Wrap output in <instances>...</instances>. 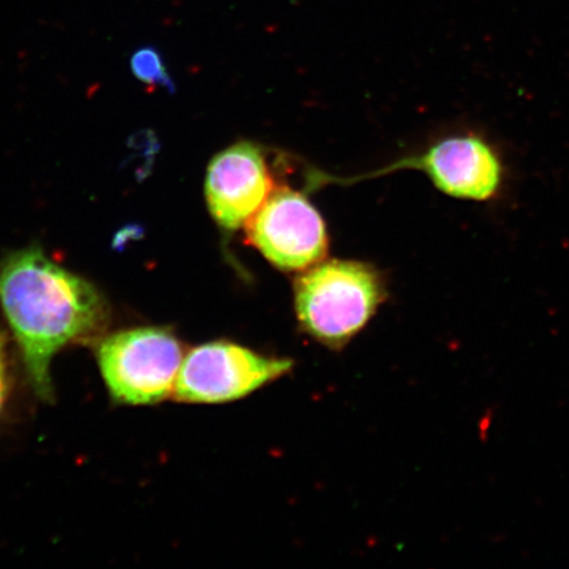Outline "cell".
<instances>
[{
	"mask_svg": "<svg viewBox=\"0 0 569 569\" xmlns=\"http://www.w3.org/2000/svg\"><path fill=\"white\" fill-rule=\"evenodd\" d=\"M430 178L433 187L459 201L492 202L507 189L508 170L500 148L486 134L459 130L433 140L421 153L391 166Z\"/></svg>",
	"mask_w": 569,
	"mask_h": 569,
	"instance_id": "cell-4",
	"label": "cell"
},
{
	"mask_svg": "<svg viewBox=\"0 0 569 569\" xmlns=\"http://www.w3.org/2000/svg\"><path fill=\"white\" fill-rule=\"evenodd\" d=\"M382 276L366 262L329 260L295 283L296 311L303 330L327 347H345L386 301Z\"/></svg>",
	"mask_w": 569,
	"mask_h": 569,
	"instance_id": "cell-2",
	"label": "cell"
},
{
	"mask_svg": "<svg viewBox=\"0 0 569 569\" xmlns=\"http://www.w3.org/2000/svg\"><path fill=\"white\" fill-rule=\"evenodd\" d=\"M10 391L9 351H7V336L0 327V415H2L7 397Z\"/></svg>",
	"mask_w": 569,
	"mask_h": 569,
	"instance_id": "cell-9",
	"label": "cell"
},
{
	"mask_svg": "<svg viewBox=\"0 0 569 569\" xmlns=\"http://www.w3.org/2000/svg\"><path fill=\"white\" fill-rule=\"evenodd\" d=\"M0 309L42 401L53 400L51 362L63 347L98 337L110 308L94 283L57 264L39 246L0 260Z\"/></svg>",
	"mask_w": 569,
	"mask_h": 569,
	"instance_id": "cell-1",
	"label": "cell"
},
{
	"mask_svg": "<svg viewBox=\"0 0 569 569\" xmlns=\"http://www.w3.org/2000/svg\"><path fill=\"white\" fill-rule=\"evenodd\" d=\"M288 359L248 350L231 341H211L183 356L173 395L189 403L239 400L289 372Z\"/></svg>",
	"mask_w": 569,
	"mask_h": 569,
	"instance_id": "cell-5",
	"label": "cell"
},
{
	"mask_svg": "<svg viewBox=\"0 0 569 569\" xmlns=\"http://www.w3.org/2000/svg\"><path fill=\"white\" fill-rule=\"evenodd\" d=\"M131 69L140 82L174 91V83L158 49L152 47L139 49L132 56Z\"/></svg>",
	"mask_w": 569,
	"mask_h": 569,
	"instance_id": "cell-8",
	"label": "cell"
},
{
	"mask_svg": "<svg viewBox=\"0 0 569 569\" xmlns=\"http://www.w3.org/2000/svg\"><path fill=\"white\" fill-rule=\"evenodd\" d=\"M176 333L163 327H138L104 338L97 360L113 400L158 403L173 393L183 360Z\"/></svg>",
	"mask_w": 569,
	"mask_h": 569,
	"instance_id": "cell-3",
	"label": "cell"
},
{
	"mask_svg": "<svg viewBox=\"0 0 569 569\" xmlns=\"http://www.w3.org/2000/svg\"><path fill=\"white\" fill-rule=\"evenodd\" d=\"M273 189L266 156L251 141L237 142L218 153L204 181L211 217L226 231L246 226Z\"/></svg>",
	"mask_w": 569,
	"mask_h": 569,
	"instance_id": "cell-7",
	"label": "cell"
},
{
	"mask_svg": "<svg viewBox=\"0 0 569 569\" xmlns=\"http://www.w3.org/2000/svg\"><path fill=\"white\" fill-rule=\"evenodd\" d=\"M246 226L249 243L284 272L316 266L329 247L320 213L306 197L287 187L273 189Z\"/></svg>",
	"mask_w": 569,
	"mask_h": 569,
	"instance_id": "cell-6",
	"label": "cell"
}]
</instances>
